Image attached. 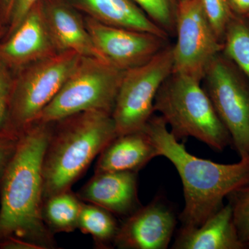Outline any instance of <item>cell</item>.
Returning a JSON list of instances; mask_svg holds the SVG:
<instances>
[{
	"label": "cell",
	"mask_w": 249,
	"mask_h": 249,
	"mask_svg": "<svg viewBox=\"0 0 249 249\" xmlns=\"http://www.w3.org/2000/svg\"><path fill=\"white\" fill-rule=\"evenodd\" d=\"M177 219L170 205L160 196L141 206L120 224L114 247L120 249H166Z\"/></svg>",
	"instance_id": "cell-11"
},
{
	"label": "cell",
	"mask_w": 249,
	"mask_h": 249,
	"mask_svg": "<svg viewBox=\"0 0 249 249\" xmlns=\"http://www.w3.org/2000/svg\"><path fill=\"white\" fill-rule=\"evenodd\" d=\"M39 0H16L11 14V32H14Z\"/></svg>",
	"instance_id": "cell-26"
},
{
	"label": "cell",
	"mask_w": 249,
	"mask_h": 249,
	"mask_svg": "<svg viewBox=\"0 0 249 249\" xmlns=\"http://www.w3.org/2000/svg\"><path fill=\"white\" fill-rule=\"evenodd\" d=\"M12 91L9 74L4 67L0 64V134L2 132L7 119Z\"/></svg>",
	"instance_id": "cell-24"
},
{
	"label": "cell",
	"mask_w": 249,
	"mask_h": 249,
	"mask_svg": "<svg viewBox=\"0 0 249 249\" xmlns=\"http://www.w3.org/2000/svg\"><path fill=\"white\" fill-rule=\"evenodd\" d=\"M82 203L71 189L53 195L44 200L42 217L52 233L70 232L78 229Z\"/></svg>",
	"instance_id": "cell-18"
},
{
	"label": "cell",
	"mask_w": 249,
	"mask_h": 249,
	"mask_svg": "<svg viewBox=\"0 0 249 249\" xmlns=\"http://www.w3.org/2000/svg\"><path fill=\"white\" fill-rule=\"evenodd\" d=\"M53 46L45 13L37 3L1 46L0 55L10 63L22 65L50 56Z\"/></svg>",
	"instance_id": "cell-13"
},
{
	"label": "cell",
	"mask_w": 249,
	"mask_h": 249,
	"mask_svg": "<svg viewBox=\"0 0 249 249\" xmlns=\"http://www.w3.org/2000/svg\"><path fill=\"white\" fill-rule=\"evenodd\" d=\"M222 53L249 81V18L234 14L224 35Z\"/></svg>",
	"instance_id": "cell-20"
},
{
	"label": "cell",
	"mask_w": 249,
	"mask_h": 249,
	"mask_svg": "<svg viewBox=\"0 0 249 249\" xmlns=\"http://www.w3.org/2000/svg\"><path fill=\"white\" fill-rule=\"evenodd\" d=\"M82 56L62 52L38 60L13 89L7 119L1 133L15 137L36 122L61 89Z\"/></svg>",
	"instance_id": "cell-6"
},
{
	"label": "cell",
	"mask_w": 249,
	"mask_h": 249,
	"mask_svg": "<svg viewBox=\"0 0 249 249\" xmlns=\"http://www.w3.org/2000/svg\"><path fill=\"white\" fill-rule=\"evenodd\" d=\"M201 84L240 160L249 159L248 79L222 52L208 67Z\"/></svg>",
	"instance_id": "cell-7"
},
{
	"label": "cell",
	"mask_w": 249,
	"mask_h": 249,
	"mask_svg": "<svg viewBox=\"0 0 249 249\" xmlns=\"http://www.w3.org/2000/svg\"><path fill=\"white\" fill-rule=\"evenodd\" d=\"M183 1V0H178V2H180V1Z\"/></svg>",
	"instance_id": "cell-31"
},
{
	"label": "cell",
	"mask_w": 249,
	"mask_h": 249,
	"mask_svg": "<svg viewBox=\"0 0 249 249\" xmlns=\"http://www.w3.org/2000/svg\"><path fill=\"white\" fill-rule=\"evenodd\" d=\"M16 0H2L3 8L5 11V14L11 16Z\"/></svg>",
	"instance_id": "cell-29"
},
{
	"label": "cell",
	"mask_w": 249,
	"mask_h": 249,
	"mask_svg": "<svg viewBox=\"0 0 249 249\" xmlns=\"http://www.w3.org/2000/svg\"><path fill=\"white\" fill-rule=\"evenodd\" d=\"M158 150L145 129L117 135L99 155L95 173L132 171L138 173L159 157Z\"/></svg>",
	"instance_id": "cell-15"
},
{
	"label": "cell",
	"mask_w": 249,
	"mask_h": 249,
	"mask_svg": "<svg viewBox=\"0 0 249 249\" xmlns=\"http://www.w3.org/2000/svg\"><path fill=\"white\" fill-rule=\"evenodd\" d=\"M86 27L103 61L125 71L151 60L169 45L161 36L89 19Z\"/></svg>",
	"instance_id": "cell-10"
},
{
	"label": "cell",
	"mask_w": 249,
	"mask_h": 249,
	"mask_svg": "<svg viewBox=\"0 0 249 249\" xmlns=\"http://www.w3.org/2000/svg\"><path fill=\"white\" fill-rule=\"evenodd\" d=\"M147 17L174 37L176 34L177 16L178 8L174 7L171 0H133Z\"/></svg>",
	"instance_id": "cell-21"
},
{
	"label": "cell",
	"mask_w": 249,
	"mask_h": 249,
	"mask_svg": "<svg viewBox=\"0 0 249 249\" xmlns=\"http://www.w3.org/2000/svg\"><path fill=\"white\" fill-rule=\"evenodd\" d=\"M119 227L115 215L107 210L90 203H82L78 229L91 235L98 248L114 247Z\"/></svg>",
	"instance_id": "cell-19"
},
{
	"label": "cell",
	"mask_w": 249,
	"mask_h": 249,
	"mask_svg": "<svg viewBox=\"0 0 249 249\" xmlns=\"http://www.w3.org/2000/svg\"><path fill=\"white\" fill-rule=\"evenodd\" d=\"M175 36L173 72L201 81L211 62L222 52L223 43L210 24L200 0L178 2Z\"/></svg>",
	"instance_id": "cell-9"
},
{
	"label": "cell",
	"mask_w": 249,
	"mask_h": 249,
	"mask_svg": "<svg viewBox=\"0 0 249 249\" xmlns=\"http://www.w3.org/2000/svg\"><path fill=\"white\" fill-rule=\"evenodd\" d=\"M228 197L231 204L239 237L247 245L249 242V184L234 192Z\"/></svg>",
	"instance_id": "cell-22"
},
{
	"label": "cell",
	"mask_w": 249,
	"mask_h": 249,
	"mask_svg": "<svg viewBox=\"0 0 249 249\" xmlns=\"http://www.w3.org/2000/svg\"><path fill=\"white\" fill-rule=\"evenodd\" d=\"M96 20L114 27L143 31L169 39L145 13L130 0H81Z\"/></svg>",
	"instance_id": "cell-17"
},
{
	"label": "cell",
	"mask_w": 249,
	"mask_h": 249,
	"mask_svg": "<svg viewBox=\"0 0 249 249\" xmlns=\"http://www.w3.org/2000/svg\"><path fill=\"white\" fill-rule=\"evenodd\" d=\"M76 195L80 200L97 205L114 215L127 217L142 206L137 172L95 173Z\"/></svg>",
	"instance_id": "cell-12"
},
{
	"label": "cell",
	"mask_w": 249,
	"mask_h": 249,
	"mask_svg": "<svg viewBox=\"0 0 249 249\" xmlns=\"http://www.w3.org/2000/svg\"><path fill=\"white\" fill-rule=\"evenodd\" d=\"M173 249H245L234 223L231 204L223 206L199 227L180 228Z\"/></svg>",
	"instance_id": "cell-14"
},
{
	"label": "cell",
	"mask_w": 249,
	"mask_h": 249,
	"mask_svg": "<svg viewBox=\"0 0 249 249\" xmlns=\"http://www.w3.org/2000/svg\"><path fill=\"white\" fill-rule=\"evenodd\" d=\"M124 72L99 59L82 57L36 122L54 124L89 111L111 115Z\"/></svg>",
	"instance_id": "cell-5"
},
{
	"label": "cell",
	"mask_w": 249,
	"mask_h": 249,
	"mask_svg": "<svg viewBox=\"0 0 249 249\" xmlns=\"http://www.w3.org/2000/svg\"><path fill=\"white\" fill-rule=\"evenodd\" d=\"M247 249H249V242L247 244Z\"/></svg>",
	"instance_id": "cell-30"
},
{
	"label": "cell",
	"mask_w": 249,
	"mask_h": 249,
	"mask_svg": "<svg viewBox=\"0 0 249 249\" xmlns=\"http://www.w3.org/2000/svg\"><path fill=\"white\" fill-rule=\"evenodd\" d=\"M51 124L34 123L19 136L0 184V241L16 237L40 249L55 247L42 217V163Z\"/></svg>",
	"instance_id": "cell-1"
},
{
	"label": "cell",
	"mask_w": 249,
	"mask_h": 249,
	"mask_svg": "<svg viewBox=\"0 0 249 249\" xmlns=\"http://www.w3.org/2000/svg\"><path fill=\"white\" fill-rule=\"evenodd\" d=\"M58 123V127L52 128L42 163L44 200L71 189L118 135L112 116L104 111H85Z\"/></svg>",
	"instance_id": "cell-3"
},
{
	"label": "cell",
	"mask_w": 249,
	"mask_h": 249,
	"mask_svg": "<svg viewBox=\"0 0 249 249\" xmlns=\"http://www.w3.org/2000/svg\"><path fill=\"white\" fill-rule=\"evenodd\" d=\"M0 249H40L37 246L31 242L16 238L9 237L0 241Z\"/></svg>",
	"instance_id": "cell-27"
},
{
	"label": "cell",
	"mask_w": 249,
	"mask_h": 249,
	"mask_svg": "<svg viewBox=\"0 0 249 249\" xmlns=\"http://www.w3.org/2000/svg\"><path fill=\"white\" fill-rule=\"evenodd\" d=\"M173 71L169 44L147 63L124 72L111 114L118 135L145 127L155 112L156 96Z\"/></svg>",
	"instance_id": "cell-8"
},
{
	"label": "cell",
	"mask_w": 249,
	"mask_h": 249,
	"mask_svg": "<svg viewBox=\"0 0 249 249\" xmlns=\"http://www.w3.org/2000/svg\"><path fill=\"white\" fill-rule=\"evenodd\" d=\"M154 109L178 140L193 137L219 152L232 145L200 80L173 71L160 86Z\"/></svg>",
	"instance_id": "cell-4"
},
{
	"label": "cell",
	"mask_w": 249,
	"mask_h": 249,
	"mask_svg": "<svg viewBox=\"0 0 249 249\" xmlns=\"http://www.w3.org/2000/svg\"><path fill=\"white\" fill-rule=\"evenodd\" d=\"M45 16L55 47L62 52L103 60L86 26L71 9L62 4L53 5Z\"/></svg>",
	"instance_id": "cell-16"
},
{
	"label": "cell",
	"mask_w": 249,
	"mask_h": 249,
	"mask_svg": "<svg viewBox=\"0 0 249 249\" xmlns=\"http://www.w3.org/2000/svg\"><path fill=\"white\" fill-rule=\"evenodd\" d=\"M19 137L0 134V184L17 147Z\"/></svg>",
	"instance_id": "cell-25"
},
{
	"label": "cell",
	"mask_w": 249,
	"mask_h": 249,
	"mask_svg": "<svg viewBox=\"0 0 249 249\" xmlns=\"http://www.w3.org/2000/svg\"><path fill=\"white\" fill-rule=\"evenodd\" d=\"M144 129L160 156L175 165L181 178L185 199L181 229L199 227L224 206L225 198L249 184V159L223 164L191 155L160 116L152 115Z\"/></svg>",
	"instance_id": "cell-2"
},
{
	"label": "cell",
	"mask_w": 249,
	"mask_h": 249,
	"mask_svg": "<svg viewBox=\"0 0 249 249\" xmlns=\"http://www.w3.org/2000/svg\"><path fill=\"white\" fill-rule=\"evenodd\" d=\"M208 20L218 39L223 43L228 25L233 17L228 0H200Z\"/></svg>",
	"instance_id": "cell-23"
},
{
	"label": "cell",
	"mask_w": 249,
	"mask_h": 249,
	"mask_svg": "<svg viewBox=\"0 0 249 249\" xmlns=\"http://www.w3.org/2000/svg\"><path fill=\"white\" fill-rule=\"evenodd\" d=\"M234 14L249 18V0H228Z\"/></svg>",
	"instance_id": "cell-28"
}]
</instances>
